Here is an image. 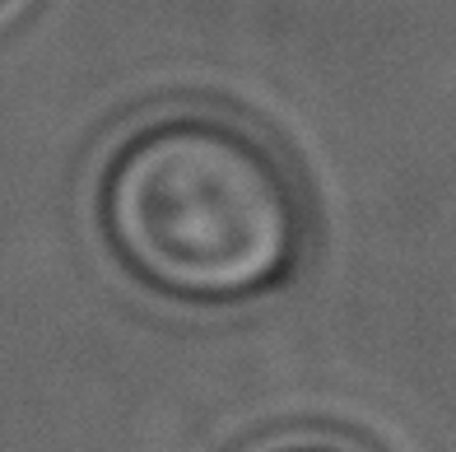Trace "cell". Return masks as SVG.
Returning <instances> with one entry per match:
<instances>
[{"instance_id":"obj_3","label":"cell","mask_w":456,"mask_h":452,"mask_svg":"<svg viewBox=\"0 0 456 452\" xmlns=\"http://www.w3.org/2000/svg\"><path fill=\"white\" fill-rule=\"evenodd\" d=\"M0 5H5V0H0Z\"/></svg>"},{"instance_id":"obj_1","label":"cell","mask_w":456,"mask_h":452,"mask_svg":"<svg viewBox=\"0 0 456 452\" xmlns=\"http://www.w3.org/2000/svg\"><path fill=\"white\" fill-rule=\"evenodd\" d=\"M98 219L117 261L182 303L252 299L294 271L303 248L284 163L215 117L140 127L102 173Z\"/></svg>"},{"instance_id":"obj_2","label":"cell","mask_w":456,"mask_h":452,"mask_svg":"<svg viewBox=\"0 0 456 452\" xmlns=\"http://www.w3.org/2000/svg\"><path fill=\"white\" fill-rule=\"evenodd\" d=\"M280 452H336V448H280Z\"/></svg>"}]
</instances>
